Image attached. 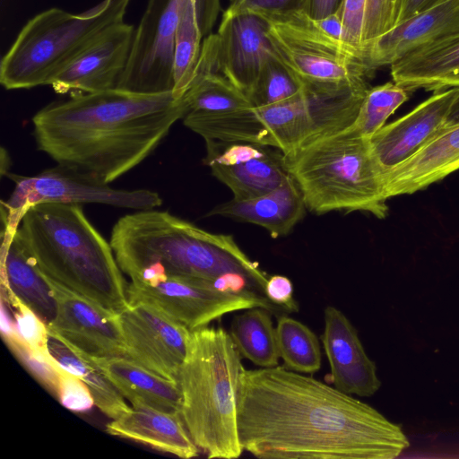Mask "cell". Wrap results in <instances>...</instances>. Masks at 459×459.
Returning <instances> with one entry per match:
<instances>
[{"mask_svg":"<svg viewBox=\"0 0 459 459\" xmlns=\"http://www.w3.org/2000/svg\"><path fill=\"white\" fill-rule=\"evenodd\" d=\"M237 420L243 450L262 459H394L410 446L370 405L281 366L244 369Z\"/></svg>","mask_w":459,"mask_h":459,"instance_id":"1","label":"cell"},{"mask_svg":"<svg viewBox=\"0 0 459 459\" xmlns=\"http://www.w3.org/2000/svg\"><path fill=\"white\" fill-rule=\"evenodd\" d=\"M186 112L183 97L172 91L76 93L39 110L33 135L57 164L109 184L150 156Z\"/></svg>","mask_w":459,"mask_h":459,"instance_id":"2","label":"cell"},{"mask_svg":"<svg viewBox=\"0 0 459 459\" xmlns=\"http://www.w3.org/2000/svg\"><path fill=\"white\" fill-rule=\"evenodd\" d=\"M109 243L121 271L134 282L168 277L216 282L240 274L253 279L264 294L268 278L232 236L206 231L169 212L140 210L121 217Z\"/></svg>","mask_w":459,"mask_h":459,"instance_id":"3","label":"cell"},{"mask_svg":"<svg viewBox=\"0 0 459 459\" xmlns=\"http://www.w3.org/2000/svg\"><path fill=\"white\" fill-rule=\"evenodd\" d=\"M16 233L48 279L112 312L127 307L128 284L111 245L81 204L33 205Z\"/></svg>","mask_w":459,"mask_h":459,"instance_id":"4","label":"cell"},{"mask_svg":"<svg viewBox=\"0 0 459 459\" xmlns=\"http://www.w3.org/2000/svg\"><path fill=\"white\" fill-rule=\"evenodd\" d=\"M244 369L230 333L207 326L191 332L178 377L180 416L194 443L208 458L233 459L244 451L237 420Z\"/></svg>","mask_w":459,"mask_h":459,"instance_id":"5","label":"cell"},{"mask_svg":"<svg viewBox=\"0 0 459 459\" xmlns=\"http://www.w3.org/2000/svg\"><path fill=\"white\" fill-rule=\"evenodd\" d=\"M284 160L310 212L361 211L378 219L387 215L385 171L370 139L351 126L284 155Z\"/></svg>","mask_w":459,"mask_h":459,"instance_id":"6","label":"cell"},{"mask_svg":"<svg viewBox=\"0 0 459 459\" xmlns=\"http://www.w3.org/2000/svg\"><path fill=\"white\" fill-rule=\"evenodd\" d=\"M130 0H102L80 13L53 7L32 17L0 64L7 90L49 85L106 30L124 21Z\"/></svg>","mask_w":459,"mask_h":459,"instance_id":"7","label":"cell"},{"mask_svg":"<svg viewBox=\"0 0 459 459\" xmlns=\"http://www.w3.org/2000/svg\"><path fill=\"white\" fill-rule=\"evenodd\" d=\"M333 130L326 96L303 87L290 99L272 105L222 113H202L196 131L204 140L246 142L281 150L284 155Z\"/></svg>","mask_w":459,"mask_h":459,"instance_id":"8","label":"cell"},{"mask_svg":"<svg viewBox=\"0 0 459 459\" xmlns=\"http://www.w3.org/2000/svg\"><path fill=\"white\" fill-rule=\"evenodd\" d=\"M258 13L267 22L274 56L302 85L342 86L367 82L371 72L362 59L318 30L304 11Z\"/></svg>","mask_w":459,"mask_h":459,"instance_id":"9","label":"cell"},{"mask_svg":"<svg viewBox=\"0 0 459 459\" xmlns=\"http://www.w3.org/2000/svg\"><path fill=\"white\" fill-rule=\"evenodd\" d=\"M15 186L1 202L3 231L15 233L27 210L41 203L101 204L136 211L154 209L162 199L149 189H117L98 178L57 164L34 176L6 174Z\"/></svg>","mask_w":459,"mask_h":459,"instance_id":"10","label":"cell"},{"mask_svg":"<svg viewBox=\"0 0 459 459\" xmlns=\"http://www.w3.org/2000/svg\"><path fill=\"white\" fill-rule=\"evenodd\" d=\"M126 291L129 303L149 304L191 332L225 314L251 307L285 311L257 291L222 290L213 281L197 278L168 277L154 283L131 281Z\"/></svg>","mask_w":459,"mask_h":459,"instance_id":"11","label":"cell"},{"mask_svg":"<svg viewBox=\"0 0 459 459\" xmlns=\"http://www.w3.org/2000/svg\"><path fill=\"white\" fill-rule=\"evenodd\" d=\"M185 2L148 1L117 89L146 94L173 91L174 39Z\"/></svg>","mask_w":459,"mask_h":459,"instance_id":"12","label":"cell"},{"mask_svg":"<svg viewBox=\"0 0 459 459\" xmlns=\"http://www.w3.org/2000/svg\"><path fill=\"white\" fill-rule=\"evenodd\" d=\"M118 317L126 358L178 383L191 331L143 302H128Z\"/></svg>","mask_w":459,"mask_h":459,"instance_id":"13","label":"cell"},{"mask_svg":"<svg viewBox=\"0 0 459 459\" xmlns=\"http://www.w3.org/2000/svg\"><path fill=\"white\" fill-rule=\"evenodd\" d=\"M47 279L56 305V316L48 325V332L91 357L126 358L118 313Z\"/></svg>","mask_w":459,"mask_h":459,"instance_id":"14","label":"cell"},{"mask_svg":"<svg viewBox=\"0 0 459 459\" xmlns=\"http://www.w3.org/2000/svg\"><path fill=\"white\" fill-rule=\"evenodd\" d=\"M204 164L233 193L246 200L267 194L290 176L283 152L274 147L246 142L205 140Z\"/></svg>","mask_w":459,"mask_h":459,"instance_id":"15","label":"cell"},{"mask_svg":"<svg viewBox=\"0 0 459 459\" xmlns=\"http://www.w3.org/2000/svg\"><path fill=\"white\" fill-rule=\"evenodd\" d=\"M215 38L217 70L249 97L273 56L266 20L256 12L228 6Z\"/></svg>","mask_w":459,"mask_h":459,"instance_id":"16","label":"cell"},{"mask_svg":"<svg viewBox=\"0 0 459 459\" xmlns=\"http://www.w3.org/2000/svg\"><path fill=\"white\" fill-rule=\"evenodd\" d=\"M134 30L124 21L106 30L49 84L59 94L117 88L132 49Z\"/></svg>","mask_w":459,"mask_h":459,"instance_id":"17","label":"cell"},{"mask_svg":"<svg viewBox=\"0 0 459 459\" xmlns=\"http://www.w3.org/2000/svg\"><path fill=\"white\" fill-rule=\"evenodd\" d=\"M458 97L459 87L436 91L370 138L372 151L385 173L413 156L446 127Z\"/></svg>","mask_w":459,"mask_h":459,"instance_id":"18","label":"cell"},{"mask_svg":"<svg viewBox=\"0 0 459 459\" xmlns=\"http://www.w3.org/2000/svg\"><path fill=\"white\" fill-rule=\"evenodd\" d=\"M321 341L328 359L335 388L362 397L375 394L381 382L377 367L367 355L358 332L338 308L327 306Z\"/></svg>","mask_w":459,"mask_h":459,"instance_id":"19","label":"cell"},{"mask_svg":"<svg viewBox=\"0 0 459 459\" xmlns=\"http://www.w3.org/2000/svg\"><path fill=\"white\" fill-rule=\"evenodd\" d=\"M459 34V0H446L403 22L377 39L364 62L370 72Z\"/></svg>","mask_w":459,"mask_h":459,"instance_id":"20","label":"cell"},{"mask_svg":"<svg viewBox=\"0 0 459 459\" xmlns=\"http://www.w3.org/2000/svg\"><path fill=\"white\" fill-rule=\"evenodd\" d=\"M459 169V123L445 127L403 163L384 174L389 199L427 188Z\"/></svg>","mask_w":459,"mask_h":459,"instance_id":"21","label":"cell"},{"mask_svg":"<svg viewBox=\"0 0 459 459\" xmlns=\"http://www.w3.org/2000/svg\"><path fill=\"white\" fill-rule=\"evenodd\" d=\"M106 431L180 458L195 457L200 452L180 414L145 404H131L126 413L107 424Z\"/></svg>","mask_w":459,"mask_h":459,"instance_id":"22","label":"cell"},{"mask_svg":"<svg viewBox=\"0 0 459 459\" xmlns=\"http://www.w3.org/2000/svg\"><path fill=\"white\" fill-rule=\"evenodd\" d=\"M1 279L2 293L16 297L47 325L51 323L56 312L52 288L16 232L2 231Z\"/></svg>","mask_w":459,"mask_h":459,"instance_id":"23","label":"cell"},{"mask_svg":"<svg viewBox=\"0 0 459 459\" xmlns=\"http://www.w3.org/2000/svg\"><path fill=\"white\" fill-rule=\"evenodd\" d=\"M302 194L290 176L274 190L258 197L232 199L210 211L206 216L219 215L238 221L256 224L267 230L273 238L287 235L305 212Z\"/></svg>","mask_w":459,"mask_h":459,"instance_id":"24","label":"cell"},{"mask_svg":"<svg viewBox=\"0 0 459 459\" xmlns=\"http://www.w3.org/2000/svg\"><path fill=\"white\" fill-rule=\"evenodd\" d=\"M391 66L394 82L408 91L459 87V34L419 49Z\"/></svg>","mask_w":459,"mask_h":459,"instance_id":"25","label":"cell"},{"mask_svg":"<svg viewBox=\"0 0 459 459\" xmlns=\"http://www.w3.org/2000/svg\"><path fill=\"white\" fill-rule=\"evenodd\" d=\"M91 358L131 404H145L180 414L182 394L178 383L125 357Z\"/></svg>","mask_w":459,"mask_h":459,"instance_id":"26","label":"cell"},{"mask_svg":"<svg viewBox=\"0 0 459 459\" xmlns=\"http://www.w3.org/2000/svg\"><path fill=\"white\" fill-rule=\"evenodd\" d=\"M182 97L186 112L222 113L253 107L247 95L217 70L215 34L204 38L195 75Z\"/></svg>","mask_w":459,"mask_h":459,"instance_id":"27","label":"cell"},{"mask_svg":"<svg viewBox=\"0 0 459 459\" xmlns=\"http://www.w3.org/2000/svg\"><path fill=\"white\" fill-rule=\"evenodd\" d=\"M48 350L63 368L77 376L87 385L95 406L106 416L113 420L130 409L126 398L91 356L66 344L50 333Z\"/></svg>","mask_w":459,"mask_h":459,"instance_id":"28","label":"cell"},{"mask_svg":"<svg viewBox=\"0 0 459 459\" xmlns=\"http://www.w3.org/2000/svg\"><path fill=\"white\" fill-rule=\"evenodd\" d=\"M230 335L241 357L261 368L278 366L276 328L269 310L259 307L245 309L233 317Z\"/></svg>","mask_w":459,"mask_h":459,"instance_id":"29","label":"cell"},{"mask_svg":"<svg viewBox=\"0 0 459 459\" xmlns=\"http://www.w3.org/2000/svg\"><path fill=\"white\" fill-rule=\"evenodd\" d=\"M276 339L280 358L286 368L299 373H315L320 369V344L306 325L282 315L278 318Z\"/></svg>","mask_w":459,"mask_h":459,"instance_id":"30","label":"cell"},{"mask_svg":"<svg viewBox=\"0 0 459 459\" xmlns=\"http://www.w3.org/2000/svg\"><path fill=\"white\" fill-rule=\"evenodd\" d=\"M408 98L409 91L395 82L369 88L351 127L362 137L370 139Z\"/></svg>","mask_w":459,"mask_h":459,"instance_id":"31","label":"cell"},{"mask_svg":"<svg viewBox=\"0 0 459 459\" xmlns=\"http://www.w3.org/2000/svg\"><path fill=\"white\" fill-rule=\"evenodd\" d=\"M302 83L274 55L263 67L249 95L253 107L281 102L301 91Z\"/></svg>","mask_w":459,"mask_h":459,"instance_id":"32","label":"cell"},{"mask_svg":"<svg viewBox=\"0 0 459 459\" xmlns=\"http://www.w3.org/2000/svg\"><path fill=\"white\" fill-rule=\"evenodd\" d=\"M3 339L11 352L29 374L52 396L57 399L59 364L55 359L53 357H45L32 351L21 339L18 333L4 337Z\"/></svg>","mask_w":459,"mask_h":459,"instance_id":"33","label":"cell"},{"mask_svg":"<svg viewBox=\"0 0 459 459\" xmlns=\"http://www.w3.org/2000/svg\"><path fill=\"white\" fill-rule=\"evenodd\" d=\"M13 308V316L21 339L35 352L51 358L47 324L27 305L13 296L2 295Z\"/></svg>","mask_w":459,"mask_h":459,"instance_id":"34","label":"cell"},{"mask_svg":"<svg viewBox=\"0 0 459 459\" xmlns=\"http://www.w3.org/2000/svg\"><path fill=\"white\" fill-rule=\"evenodd\" d=\"M397 2L398 0H367L363 61L372 44L395 26Z\"/></svg>","mask_w":459,"mask_h":459,"instance_id":"35","label":"cell"},{"mask_svg":"<svg viewBox=\"0 0 459 459\" xmlns=\"http://www.w3.org/2000/svg\"><path fill=\"white\" fill-rule=\"evenodd\" d=\"M366 8L367 0H342L339 7L343 25L344 44L362 61Z\"/></svg>","mask_w":459,"mask_h":459,"instance_id":"36","label":"cell"},{"mask_svg":"<svg viewBox=\"0 0 459 459\" xmlns=\"http://www.w3.org/2000/svg\"><path fill=\"white\" fill-rule=\"evenodd\" d=\"M59 403L67 410L75 412H84L95 405L92 394L87 385L77 376L58 367Z\"/></svg>","mask_w":459,"mask_h":459,"instance_id":"37","label":"cell"},{"mask_svg":"<svg viewBox=\"0 0 459 459\" xmlns=\"http://www.w3.org/2000/svg\"><path fill=\"white\" fill-rule=\"evenodd\" d=\"M307 0H230L229 7L266 14H286L304 11Z\"/></svg>","mask_w":459,"mask_h":459,"instance_id":"38","label":"cell"},{"mask_svg":"<svg viewBox=\"0 0 459 459\" xmlns=\"http://www.w3.org/2000/svg\"><path fill=\"white\" fill-rule=\"evenodd\" d=\"M265 297L274 305L288 312H297L299 306L293 299L291 281L283 275H273L267 279L264 287Z\"/></svg>","mask_w":459,"mask_h":459,"instance_id":"39","label":"cell"},{"mask_svg":"<svg viewBox=\"0 0 459 459\" xmlns=\"http://www.w3.org/2000/svg\"><path fill=\"white\" fill-rule=\"evenodd\" d=\"M444 1L446 0H398L395 26Z\"/></svg>","mask_w":459,"mask_h":459,"instance_id":"40","label":"cell"},{"mask_svg":"<svg viewBox=\"0 0 459 459\" xmlns=\"http://www.w3.org/2000/svg\"><path fill=\"white\" fill-rule=\"evenodd\" d=\"M311 20L314 25L322 32H324L330 38L344 44L343 25L339 9L334 13L321 19L311 18Z\"/></svg>","mask_w":459,"mask_h":459,"instance_id":"41","label":"cell"},{"mask_svg":"<svg viewBox=\"0 0 459 459\" xmlns=\"http://www.w3.org/2000/svg\"><path fill=\"white\" fill-rule=\"evenodd\" d=\"M342 0H307L304 12L312 19H321L337 11Z\"/></svg>","mask_w":459,"mask_h":459,"instance_id":"42","label":"cell"},{"mask_svg":"<svg viewBox=\"0 0 459 459\" xmlns=\"http://www.w3.org/2000/svg\"><path fill=\"white\" fill-rule=\"evenodd\" d=\"M459 123V97L453 105L446 126Z\"/></svg>","mask_w":459,"mask_h":459,"instance_id":"43","label":"cell"}]
</instances>
